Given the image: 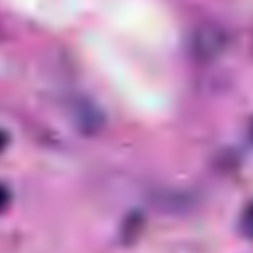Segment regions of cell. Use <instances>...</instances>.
Returning a JSON list of instances; mask_svg holds the SVG:
<instances>
[{
    "mask_svg": "<svg viewBox=\"0 0 253 253\" xmlns=\"http://www.w3.org/2000/svg\"><path fill=\"white\" fill-rule=\"evenodd\" d=\"M239 227H241V233L245 237L253 239V202L243 210L241 219H239Z\"/></svg>",
    "mask_w": 253,
    "mask_h": 253,
    "instance_id": "obj_1",
    "label": "cell"
},
{
    "mask_svg": "<svg viewBox=\"0 0 253 253\" xmlns=\"http://www.w3.org/2000/svg\"><path fill=\"white\" fill-rule=\"evenodd\" d=\"M8 202H10V192H8V188L4 184H0V213L6 210Z\"/></svg>",
    "mask_w": 253,
    "mask_h": 253,
    "instance_id": "obj_2",
    "label": "cell"
},
{
    "mask_svg": "<svg viewBox=\"0 0 253 253\" xmlns=\"http://www.w3.org/2000/svg\"><path fill=\"white\" fill-rule=\"evenodd\" d=\"M6 146H8V132L0 128V152H2Z\"/></svg>",
    "mask_w": 253,
    "mask_h": 253,
    "instance_id": "obj_3",
    "label": "cell"
}]
</instances>
